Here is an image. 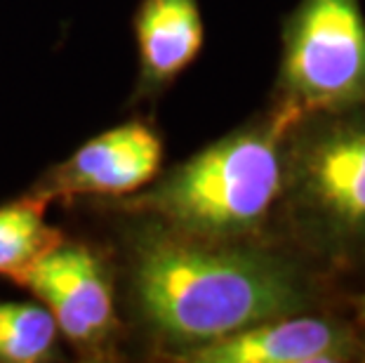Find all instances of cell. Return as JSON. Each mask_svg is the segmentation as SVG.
<instances>
[{
  "label": "cell",
  "instance_id": "obj_9",
  "mask_svg": "<svg viewBox=\"0 0 365 363\" xmlns=\"http://www.w3.org/2000/svg\"><path fill=\"white\" fill-rule=\"evenodd\" d=\"M54 234L45 229L36 205H12L0 210V272L17 274L29 262L50 250Z\"/></svg>",
  "mask_w": 365,
  "mask_h": 363
},
{
  "label": "cell",
  "instance_id": "obj_4",
  "mask_svg": "<svg viewBox=\"0 0 365 363\" xmlns=\"http://www.w3.org/2000/svg\"><path fill=\"white\" fill-rule=\"evenodd\" d=\"M283 81L297 111L365 104V17L359 0H302L287 26Z\"/></svg>",
  "mask_w": 365,
  "mask_h": 363
},
{
  "label": "cell",
  "instance_id": "obj_8",
  "mask_svg": "<svg viewBox=\"0 0 365 363\" xmlns=\"http://www.w3.org/2000/svg\"><path fill=\"white\" fill-rule=\"evenodd\" d=\"M57 321L43 307L0 305V359L31 363L50 352Z\"/></svg>",
  "mask_w": 365,
  "mask_h": 363
},
{
  "label": "cell",
  "instance_id": "obj_12",
  "mask_svg": "<svg viewBox=\"0 0 365 363\" xmlns=\"http://www.w3.org/2000/svg\"><path fill=\"white\" fill-rule=\"evenodd\" d=\"M359 316L365 321V295L361 297V307H359Z\"/></svg>",
  "mask_w": 365,
  "mask_h": 363
},
{
  "label": "cell",
  "instance_id": "obj_3",
  "mask_svg": "<svg viewBox=\"0 0 365 363\" xmlns=\"http://www.w3.org/2000/svg\"><path fill=\"white\" fill-rule=\"evenodd\" d=\"M299 146L297 187L321 241L339 257H365V104L316 111Z\"/></svg>",
  "mask_w": 365,
  "mask_h": 363
},
{
  "label": "cell",
  "instance_id": "obj_2",
  "mask_svg": "<svg viewBox=\"0 0 365 363\" xmlns=\"http://www.w3.org/2000/svg\"><path fill=\"white\" fill-rule=\"evenodd\" d=\"M294 106L271 126L212 144L153 196V205L182 229L207 238L250 231L267 218L283 189L281 135Z\"/></svg>",
  "mask_w": 365,
  "mask_h": 363
},
{
  "label": "cell",
  "instance_id": "obj_6",
  "mask_svg": "<svg viewBox=\"0 0 365 363\" xmlns=\"http://www.w3.org/2000/svg\"><path fill=\"white\" fill-rule=\"evenodd\" d=\"M144 68L170 78L198 55L203 24L196 0H146L137 19Z\"/></svg>",
  "mask_w": 365,
  "mask_h": 363
},
{
  "label": "cell",
  "instance_id": "obj_10",
  "mask_svg": "<svg viewBox=\"0 0 365 363\" xmlns=\"http://www.w3.org/2000/svg\"><path fill=\"white\" fill-rule=\"evenodd\" d=\"M149 128L142 126H123L111 133L99 135L83 146V149L71 158V163L61 173V187L73 191H92L99 175L113 163L120 153H125L130 146H135L146 135Z\"/></svg>",
  "mask_w": 365,
  "mask_h": 363
},
{
  "label": "cell",
  "instance_id": "obj_5",
  "mask_svg": "<svg viewBox=\"0 0 365 363\" xmlns=\"http://www.w3.org/2000/svg\"><path fill=\"white\" fill-rule=\"evenodd\" d=\"M356 352L344 323L321 316H278L193 349L200 363H337Z\"/></svg>",
  "mask_w": 365,
  "mask_h": 363
},
{
  "label": "cell",
  "instance_id": "obj_1",
  "mask_svg": "<svg viewBox=\"0 0 365 363\" xmlns=\"http://www.w3.org/2000/svg\"><path fill=\"white\" fill-rule=\"evenodd\" d=\"M146 316L165 333L212 342L312 305L304 279L271 255L160 241L137 272Z\"/></svg>",
  "mask_w": 365,
  "mask_h": 363
},
{
  "label": "cell",
  "instance_id": "obj_11",
  "mask_svg": "<svg viewBox=\"0 0 365 363\" xmlns=\"http://www.w3.org/2000/svg\"><path fill=\"white\" fill-rule=\"evenodd\" d=\"M14 276H19V281L26 283L38 297H43V302L48 305V312L57 321V328L64 330L71 339H76V342H90L92 337H97L88 319H85L83 312L78 309V305L68 297V292L61 285L54 283L48 274H43L34 262L21 267Z\"/></svg>",
  "mask_w": 365,
  "mask_h": 363
},
{
  "label": "cell",
  "instance_id": "obj_13",
  "mask_svg": "<svg viewBox=\"0 0 365 363\" xmlns=\"http://www.w3.org/2000/svg\"><path fill=\"white\" fill-rule=\"evenodd\" d=\"M363 361H365V357H363Z\"/></svg>",
  "mask_w": 365,
  "mask_h": 363
},
{
  "label": "cell",
  "instance_id": "obj_7",
  "mask_svg": "<svg viewBox=\"0 0 365 363\" xmlns=\"http://www.w3.org/2000/svg\"><path fill=\"white\" fill-rule=\"evenodd\" d=\"M34 265L68 292V297L78 305L83 316L88 319L92 330H95V335L104 333L113 316L111 288H108V283L104 279L99 262L88 250L85 248L48 250L41 257H36Z\"/></svg>",
  "mask_w": 365,
  "mask_h": 363
}]
</instances>
